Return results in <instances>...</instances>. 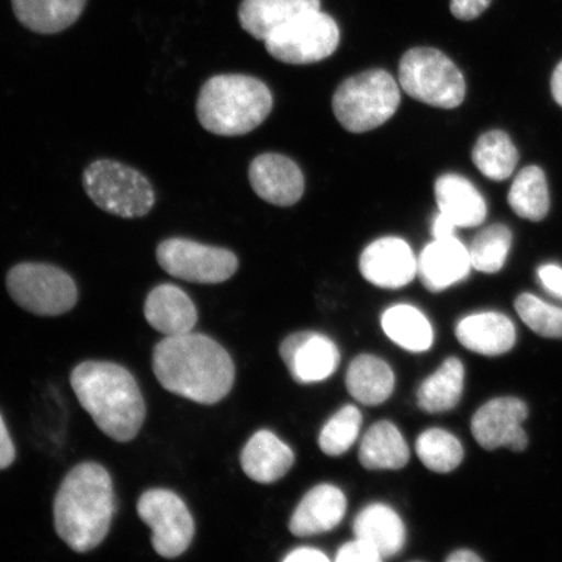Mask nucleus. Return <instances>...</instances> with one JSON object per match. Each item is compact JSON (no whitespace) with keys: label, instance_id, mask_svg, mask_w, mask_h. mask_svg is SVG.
<instances>
[{"label":"nucleus","instance_id":"nucleus-1","mask_svg":"<svg viewBox=\"0 0 562 562\" xmlns=\"http://www.w3.org/2000/svg\"><path fill=\"white\" fill-rule=\"evenodd\" d=\"M153 370L168 392L202 405L222 402L235 383V364L220 342L201 334L166 336L154 348Z\"/></svg>","mask_w":562,"mask_h":562},{"label":"nucleus","instance_id":"nucleus-2","mask_svg":"<svg viewBox=\"0 0 562 562\" xmlns=\"http://www.w3.org/2000/svg\"><path fill=\"white\" fill-rule=\"evenodd\" d=\"M115 516L111 475L100 463L82 462L63 480L54 502V525L70 550L87 553L100 546Z\"/></svg>","mask_w":562,"mask_h":562},{"label":"nucleus","instance_id":"nucleus-3","mask_svg":"<svg viewBox=\"0 0 562 562\" xmlns=\"http://www.w3.org/2000/svg\"><path fill=\"white\" fill-rule=\"evenodd\" d=\"M70 385L100 430L119 442L135 439L146 406L136 379L117 363L87 361L70 374Z\"/></svg>","mask_w":562,"mask_h":562},{"label":"nucleus","instance_id":"nucleus-4","mask_svg":"<svg viewBox=\"0 0 562 562\" xmlns=\"http://www.w3.org/2000/svg\"><path fill=\"white\" fill-rule=\"evenodd\" d=\"M272 102L270 89L256 77L214 76L200 91L196 117L203 128L216 136H243L266 121Z\"/></svg>","mask_w":562,"mask_h":562},{"label":"nucleus","instance_id":"nucleus-5","mask_svg":"<svg viewBox=\"0 0 562 562\" xmlns=\"http://www.w3.org/2000/svg\"><path fill=\"white\" fill-rule=\"evenodd\" d=\"M402 95L393 77L383 69L351 76L335 91L334 114L344 130L363 133L389 122Z\"/></svg>","mask_w":562,"mask_h":562},{"label":"nucleus","instance_id":"nucleus-6","mask_svg":"<svg viewBox=\"0 0 562 562\" xmlns=\"http://www.w3.org/2000/svg\"><path fill=\"white\" fill-rule=\"evenodd\" d=\"M82 186L98 207L125 220L145 216L156 205V192L150 181L121 161H93L83 171Z\"/></svg>","mask_w":562,"mask_h":562},{"label":"nucleus","instance_id":"nucleus-7","mask_svg":"<svg viewBox=\"0 0 562 562\" xmlns=\"http://www.w3.org/2000/svg\"><path fill=\"white\" fill-rule=\"evenodd\" d=\"M398 81L407 95L434 108L451 110L465 100L467 83L461 70L437 48L406 52L400 60Z\"/></svg>","mask_w":562,"mask_h":562},{"label":"nucleus","instance_id":"nucleus-8","mask_svg":"<svg viewBox=\"0 0 562 562\" xmlns=\"http://www.w3.org/2000/svg\"><path fill=\"white\" fill-rule=\"evenodd\" d=\"M7 290L20 307L34 315L59 316L79 299L75 280L59 267L25 262L7 273Z\"/></svg>","mask_w":562,"mask_h":562},{"label":"nucleus","instance_id":"nucleus-9","mask_svg":"<svg viewBox=\"0 0 562 562\" xmlns=\"http://www.w3.org/2000/svg\"><path fill=\"white\" fill-rule=\"evenodd\" d=\"M340 42L336 21L321 10L302 13L265 41L272 58L286 65H312L331 56Z\"/></svg>","mask_w":562,"mask_h":562},{"label":"nucleus","instance_id":"nucleus-10","mask_svg":"<svg viewBox=\"0 0 562 562\" xmlns=\"http://www.w3.org/2000/svg\"><path fill=\"white\" fill-rule=\"evenodd\" d=\"M157 261L168 276L196 284L224 283L238 269V259L231 250L181 237L161 241Z\"/></svg>","mask_w":562,"mask_h":562},{"label":"nucleus","instance_id":"nucleus-11","mask_svg":"<svg viewBox=\"0 0 562 562\" xmlns=\"http://www.w3.org/2000/svg\"><path fill=\"white\" fill-rule=\"evenodd\" d=\"M140 521L151 529V544L159 557H181L191 546L194 519L181 497L170 490L156 488L144 492L138 498Z\"/></svg>","mask_w":562,"mask_h":562},{"label":"nucleus","instance_id":"nucleus-12","mask_svg":"<svg viewBox=\"0 0 562 562\" xmlns=\"http://www.w3.org/2000/svg\"><path fill=\"white\" fill-rule=\"evenodd\" d=\"M529 411L521 400L498 397L476 411L472 419V432L481 447L495 451L507 447L513 452H524L529 438L522 428Z\"/></svg>","mask_w":562,"mask_h":562},{"label":"nucleus","instance_id":"nucleus-13","mask_svg":"<svg viewBox=\"0 0 562 562\" xmlns=\"http://www.w3.org/2000/svg\"><path fill=\"white\" fill-rule=\"evenodd\" d=\"M280 356L294 381L312 384L326 381L339 368L340 351L329 337L297 333L281 342Z\"/></svg>","mask_w":562,"mask_h":562},{"label":"nucleus","instance_id":"nucleus-14","mask_svg":"<svg viewBox=\"0 0 562 562\" xmlns=\"http://www.w3.org/2000/svg\"><path fill=\"white\" fill-rule=\"evenodd\" d=\"M360 271L371 284L398 290L418 276V259L403 238L383 237L362 251Z\"/></svg>","mask_w":562,"mask_h":562},{"label":"nucleus","instance_id":"nucleus-15","mask_svg":"<svg viewBox=\"0 0 562 562\" xmlns=\"http://www.w3.org/2000/svg\"><path fill=\"white\" fill-rule=\"evenodd\" d=\"M249 181L258 196L281 207L297 203L305 189L300 167L280 154H262L252 160Z\"/></svg>","mask_w":562,"mask_h":562},{"label":"nucleus","instance_id":"nucleus-16","mask_svg":"<svg viewBox=\"0 0 562 562\" xmlns=\"http://www.w3.org/2000/svg\"><path fill=\"white\" fill-rule=\"evenodd\" d=\"M469 249L454 236L428 244L418 258V277L428 291L441 292L469 277Z\"/></svg>","mask_w":562,"mask_h":562},{"label":"nucleus","instance_id":"nucleus-17","mask_svg":"<svg viewBox=\"0 0 562 562\" xmlns=\"http://www.w3.org/2000/svg\"><path fill=\"white\" fill-rule=\"evenodd\" d=\"M347 510V498L333 484H321L307 492L294 510L290 530L296 537H312L335 529Z\"/></svg>","mask_w":562,"mask_h":562},{"label":"nucleus","instance_id":"nucleus-18","mask_svg":"<svg viewBox=\"0 0 562 562\" xmlns=\"http://www.w3.org/2000/svg\"><path fill=\"white\" fill-rule=\"evenodd\" d=\"M145 318L158 333L179 336L192 333L199 313L191 297L175 284H160L145 301Z\"/></svg>","mask_w":562,"mask_h":562},{"label":"nucleus","instance_id":"nucleus-19","mask_svg":"<svg viewBox=\"0 0 562 562\" xmlns=\"http://www.w3.org/2000/svg\"><path fill=\"white\" fill-rule=\"evenodd\" d=\"M456 337L463 347L482 356L507 353L516 344V327L507 315L494 312L465 316L457 323Z\"/></svg>","mask_w":562,"mask_h":562},{"label":"nucleus","instance_id":"nucleus-20","mask_svg":"<svg viewBox=\"0 0 562 562\" xmlns=\"http://www.w3.org/2000/svg\"><path fill=\"white\" fill-rule=\"evenodd\" d=\"M435 199L440 213L447 215L456 227L481 226L487 216V205L477 189L463 176L447 173L435 182Z\"/></svg>","mask_w":562,"mask_h":562},{"label":"nucleus","instance_id":"nucleus-21","mask_svg":"<svg viewBox=\"0 0 562 562\" xmlns=\"http://www.w3.org/2000/svg\"><path fill=\"white\" fill-rule=\"evenodd\" d=\"M244 473L250 480L270 484L281 480L290 472L294 454L276 434L269 430L258 431L246 442L241 457Z\"/></svg>","mask_w":562,"mask_h":562},{"label":"nucleus","instance_id":"nucleus-22","mask_svg":"<svg viewBox=\"0 0 562 562\" xmlns=\"http://www.w3.org/2000/svg\"><path fill=\"white\" fill-rule=\"evenodd\" d=\"M321 10V0H243L238 20L245 32L266 41L302 13Z\"/></svg>","mask_w":562,"mask_h":562},{"label":"nucleus","instance_id":"nucleus-23","mask_svg":"<svg viewBox=\"0 0 562 562\" xmlns=\"http://www.w3.org/2000/svg\"><path fill=\"white\" fill-rule=\"evenodd\" d=\"M355 536L364 540L384 559L396 557L406 542L403 519L389 505L375 503L358 513L353 522Z\"/></svg>","mask_w":562,"mask_h":562},{"label":"nucleus","instance_id":"nucleus-24","mask_svg":"<svg viewBox=\"0 0 562 562\" xmlns=\"http://www.w3.org/2000/svg\"><path fill=\"white\" fill-rule=\"evenodd\" d=\"M88 0H12L21 24L40 34L68 30L82 15Z\"/></svg>","mask_w":562,"mask_h":562},{"label":"nucleus","instance_id":"nucleus-25","mask_svg":"<svg viewBox=\"0 0 562 562\" xmlns=\"http://www.w3.org/2000/svg\"><path fill=\"white\" fill-rule=\"evenodd\" d=\"M347 389L358 403L381 405L395 390V374L381 358L362 355L351 361L347 371Z\"/></svg>","mask_w":562,"mask_h":562},{"label":"nucleus","instance_id":"nucleus-26","mask_svg":"<svg viewBox=\"0 0 562 562\" xmlns=\"http://www.w3.org/2000/svg\"><path fill=\"white\" fill-rule=\"evenodd\" d=\"M411 452L398 428L389 420L372 425L361 441L360 461L369 470H398L409 462Z\"/></svg>","mask_w":562,"mask_h":562},{"label":"nucleus","instance_id":"nucleus-27","mask_svg":"<svg viewBox=\"0 0 562 562\" xmlns=\"http://www.w3.org/2000/svg\"><path fill=\"white\" fill-rule=\"evenodd\" d=\"M463 382L465 369L462 362L456 357L448 358L438 371L420 384L417 392L418 406L431 414L454 409L462 396Z\"/></svg>","mask_w":562,"mask_h":562},{"label":"nucleus","instance_id":"nucleus-28","mask_svg":"<svg viewBox=\"0 0 562 562\" xmlns=\"http://www.w3.org/2000/svg\"><path fill=\"white\" fill-rule=\"evenodd\" d=\"M382 327L393 342L413 353H422L432 347V327L417 307L411 305L390 307L382 315Z\"/></svg>","mask_w":562,"mask_h":562},{"label":"nucleus","instance_id":"nucleus-29","mask_svg":"<svg viewBox=\"0 0 562 562\" xmlns=\"http://www.w3.org/2000/svg\"><path fill=\"white\" fill-rule=\"evenodd\" d=\"M508 202L512 210L524 220L543 221L550 211V192L542 168L525 167L513 181Z\"/></svg>","mask_w":562,"mask_h":562},{"label":"nucleus","instance_id":"nucleus-30","mask_svg":"<svg viewBox=\"0 0 562 562\" xmlns=\"http://www.w3.org/2000/svg\"><path fill=\"white\" fill-rule=\"evenodd\" d=\"M472 158L477 170L486 178L503 181L510 178L518 164V151L503 131H491L477 138Z\"/></svg>","mask_w":562,"mask_h":562},{"label":"nucleus","instance_id":"nucleus-31","mask_svg":"<svg viewBox=\"0 0 562 562\" xmlns=\"http://www.w3.org/2000/svg\"><path fill=\"white\" fill-rule=\"evenodd\" d=\"M416 451L427 469L440 474L453 472L463 460L460 440L441 428L422 432L416 442Z\"/></svg>","mask_w":562,"mask_h":562},{"label":"nucleus","instance_id":"nucleus-32","mask_svg":"<svg viewBox=\"0 0 562 562\" xmlns=\"http://www.w3.org/2000/svg\"><path fill=\"white\" fill-rule=\"evenodd\" d=\"M512 246V232L504 224H492L474 237L469 248L475 270L495 273L503 269Z\"/></svg>","mask_w":562,"mask_h":562},{"label":"nucleus","instance_id":"nucleus-33","mask_svg":"<svg viewBox=\"0 0 562 562\" xmlns=\"http://www.w3.org/2000/svg\"><path fill=\"white\" fill-rule=\"evenodd\" d=\"M361 426L362 414L356 406L341 407L322 428L319 435L322 452L331 457L348 452L360 435Z\"/></svg>","mask_w":562,"mask_h":562},{"label":"nucleus","instance_id":"nucleus-34","mask_svg":"<svg viewBox=\"0 0 562 562\" xmlns=\"http://www.w3.org/2000/svg\"><path fill=\"white\" fill-rule=\"evenodd\" d=\"M516 311L526 326L548 339H562V308L524 293L515 302Z\"/></svg>","mask_w":562,"mask_h":562},{"label":"nucleus","instance_id":"nucleus-35","mask_svg":"<svg viewBox=\"0 0 562 562\" xmlns=\"http://www.w3.org/2000/svg\"><path fill=\"white\" fill-rule=\"evenodd\" d=\"M337 562H381L383 558L374 547L356 538L344 544L336 557Z\"/></svg>","mask_w":562,"mask_h":562},{"label":"nucleus","instance_id":"nucleus-36","mask_svg":"<svg viewBox=\"0 0 562 562\" xmlns=\"http://www.w3.org/2000/svg\"><path fill=\"white\" fill-rule=\"evenodd\" d=\"M492 0H451V12L456 19L472 21L487 11Z\"/></svg>","mask_w":562,"mask_h":562},{"label":"nucleus","instance_id":"nucleus-37","mask_svg":"<svg viewBox=\"0 0 562 562\" xmlns=\"http://www.w3.org/2000/svg\"><path fill=\"white\" fill-rule=\"evenodd\" d=\"M538 277L548 292L562 300V269L560 266L544 265L539 267Z\"/></svg>","mask_w":562,"mask_h":562},{"label":"nucleus","instance_id":"nucleus-38","mask_svg":"<svg viewBox=\"0 0 562 562\" xmlns=\"http://www.w3.org/2000/svg\"><path fill=\"white\" fill-rule=\"evenodd\" d=\"M16 451L13 447L9 430L2 416H0V470H4L12 465L15 461Z\"/></svg>","mask_w":562,"mask_h":562},{"label":"nucleus","instance_id":"nucleus-39","mask_svg":"<svg viewBox=\"0 0 562 562\" xmlns=\"http://www.w3.org/2000/svg\"><path fill=\"white\" fill-rule=\"evenodd\" d=\"M285 562H328L329 559L319 550L315 548L302 547L297 550L288 553L284 559Z\"/></svg>","mask_w":562,"mask_h":562},{"label":"nucleus","instance_id":"nucleus-40","mask_svg":"<svg viewBox=\"0 0 562 562\" xmlns=\"http://www.w3.org/2000/svg\"><path fill=\"white\" fill-rule=\"evenodd\" d=\"M456 224L442 213L434 217L432 222V236L435 240L439 238H448L454 236Z\"/></svg>","mask_w":562,"mask_h":562},{"label":"nucleus","instance_id":"nucleus-41","mask_svg":"<svg viewBox=\"0 0 562 562\" xmlns=\"http://www.w3.org/2000/svg\"><path fill=\"white\" fill-rule=\"evenodd\" d=\"M552 95L562 108V61L554 69L551 81Z\"/></svg>","mask_w":562,"mask_h":562},{"label":"nucleus","instance_id":"nucleus-42","mask_svg":"<svg viewBox=\"0 0 562 562\" xmlns=\"http://www.w3.org/2000/svg\"><path fill=\"white\" fill-rule=\"evenodd\" d=\"M447 561L449 562H477L482 561L480 557H477L476 553L469 550H460L456 551L451 554V557L447 558Z\"/></svg>","mask_w":562,"mask_h":562}]
</instances>
